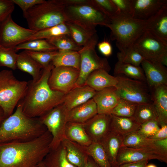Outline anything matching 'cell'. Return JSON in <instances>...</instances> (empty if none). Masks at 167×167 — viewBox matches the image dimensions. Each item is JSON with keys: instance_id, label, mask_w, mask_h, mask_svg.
I'll use <instances>...</instances> for the list:
<instances>
[{"instance_id": "obj_1", "label": "cell", "mask_w": 167, "mask_h": 167, "mask_svg": "<svg viewBox=\"0 0 167 167\" xmlns=\"http://www.w3.org/2000/svg\"><path fill=\"white\" fill-rule=\"evenodd\" d=\"M52 137L47 130L33 139L0 143V167H36L50 151Z\"/></svg>"}, {"instance_id": "obj_2", "label": "cell", "mask_w": 167, "mask_h": 167, "mask_svg": "<svg viewBox=\"0 0 167 167\" xmlns=\"http://www.w3.org/2000/svg\"><path fill=\"white\" fill-rule=\"evenodd\" d=\"M54 67L51 62L42 69L39 79L28 82L26 92L20 101L23 111L27 116L39 118L62 103L66 94L52 90L48 83Z\"/></svg>"}, {"instance_id": "obj_3", "label": "cell", "mask_w": 167, "mask_h": 167, "mask_svg": "<svg viewBox=\"0 0 167 167\" xmlns=\"http://www.w3.org/2000/svg\"><path fill=\"white\" fill-rule=\"evenodd\" d=\"M47 130L39 118H31L24 113L19 101L15 111L0 125V143L30 141Z\"/></svg>"}, {"instance_id": "obj_4", "label": "cell", "mask_w": 167, "mask_h": 167, "mask_svg": "<svg viewBox=\"0 0 167 167\" xmlns=\"http://www.w3.org/2000/svg\"><path fill=\"white\" fill-rule=\"evenodd\" d=\"M109 18L104 26L110 29L111 40L116 41L119 52L123 54L133 49L135 42L148 28L151 19H136L121 13Z\"/></svg>"}, {"instance_id": "obj_5", "label": "cell", "mask_w": 167, "mask_h": 167, "mask_svg": "<svg viewBox=\"0 0 167 167\" xmlns=\"http://www.w3.org/2000/svg\"><path fill=\"white\" fill-rule=\"evenodd\" d=\"M65 0H45L23 13L29 28L38 31L68 21Z\"/></svg>"}, {"instance_id": "obj_6", "label": "cell", "mask_w": 167, "mask_h": 167, "mask_svg": "<svg viewBox=\"0 0 167 167\" xmlns=\"http://www.w3.org/2000/svg\"><path fill=\"white\" fill-rule=\"evenodd\" d=\"M68 21L73 23L87 31L96 33L97 25L104 26L109 18L89 0L86 3L66 6L64 9Z\"/></svg>"}, {"instance_id": "obj_7", "label": "cell", "mask_w": 167, "mask_h": 167, "mask_svg": "<svg viewBox=\"0 0 167 167\" xmlns=\"http://www.w3.org/2000/svg\"><path fill=\"white\" fill-rule=\"evenodd\" d=\"M28 82L17 79L12 70L0 71V107L6 118L13 113L19 102L24 97Z\"/></svg>"}, {"instance_id": "obj_8", "label": "cell", "mask_w": 167, "mask_h": 167, "mask_svg": "<svg viewBox=\"0 0 167 167\" xmlns=\"http://www.w3.org/2000/svg\"><path fill=\"white\" fill-rule=\"evenodd\" d=\"M133 48L144 59L167 66V42L151 30L146 29L135 42Z\"/></svg>"}, {"instance_id": "obj_9", "label": "cell", "mask_w": 167, "mask_h": 167, "mask_svg": "<svg viewBox=\"0 0 167 167\" xmlns=\"http://www.w3.org/2000/svg\"><path fill=\"white\" fill-rule=\"evenodd\" d=\"M98 39L97 33H95L79 51L81 58L80 65L79 77L74 88L84 85L88 76L93 71L102 69L108 72L111 69L107 59L99 57L96 51L95 48Z\"/></svg>"}, {"instance_id": "obj_10", "label": "cell", "mask_w": 167, "mask_h": 167, "mask_svg": "<svg viewBox=\"0 0 167 167\" xmlns=\"http://www.w3.org/2000/svg\"><path fill=\"white\" fill-rule=\"evenodd\" d=\"M115 76L118 83L115 87L120 98L138 104L152 102L151 90L146 83L122 75Z\"/></svg>"}, {"instance_id": "obj_11", "label": "cell", "mask_w": 167, "mask_h": 167, "mask_svg": "<svg viewBox=\"0 0 167 167\" xmlns=\"http://www.w3.org/2000/svg\"><path fill=\"white\" fill-rule=\"evenodd\" d=\"M68 112L62 104L39 118L52 136L51 149L57 147L66 139L65 130Z\"/></svg>"}, {"instance_id": "obj_12", "label": "cell", "mask_w": 167, "mask_h": 167, "mask_svg": "<svg viewBox=\"0 0 167 167\" xmlns=\"http://www.w3.org/2000/svg\"><path fill=\"white\" fill-rule=\"evenodd\" d=\"M36 32L18 25L10 15L0 23V45L15 49L19 44L27 41Z\"/></svg>"}, {"instance_id": "obj_13", "label": "cell", "mask_w": 167, "mask_h": 167, "mask_svg": "<svg viewBox=\"0 0 167 167\" xmlns=\"http://www.w3.org/2000/svg\"><path fill=\"white\" fill-rule=\"evenodd\" d=\"M79 71L70 67H54L49 78L48 84L52 90L66 94L75 87Z\"/></svg>"}, {"instance_id": "obj_14", "label": "cell", "mask_w": 167, "mask_h": 167, "mask_svg": "<svg viewBox=\"0 0 167 167\" xmlns=\"http://www.w3.org/2000/svg\"><path fill=\"white\" fill-rule=\"evenodd\" d=\"M151 159H157L167 163V153L148 148L121 146L118 151L116 161L118 166L123 164Z\"/></svg>"}, {"instance_id": "obj_15", "label": "cell", "mask_w": 167, "mask_h": 167, "mask_svg": "<svg viewBox=\"0 0 167 167\" xmlns=\"http://www.w3.org/2000/svg\"><path fill=\"white\" fill-rule=\"evenodd\" d=\"M92 142L100 143L110 131V115L97 114L83 123Z\"/></svg>"}, {"instance_id": "obj_16", "label": "cell", "mask_w": 167, "mask_h": 167, "mask_svg": "<svg viewBox=\"0 0 167 167\" xmlns=\"http://www.w3.org/2000/svg\"><path fill=\"white\" fill-rule=\"evenodd\" d=\"M141 64L150 89L160 85H167V70L165 66L160 62L144 59Z\"/></svg>"}, {"instance_id": "obj_17", "label": "cell", "mask_w": 167, "mask_h": 167, "mask_svg": "<svg viewBox=\"0 0 167 167\" xmlns=\"http://www.w3.org/2000/svg\"><path fill=\"white\" fill-rule=\"evenodd\" d=\"M92 98L96 105L97 113L107 115L111 114L120 99L114 87L96 91Z\"/></svg>"}, {"instance_id": "obj_18", "label": "cell", "mask_w": 167, "mask_h": 167, "mask_svg": "<svg viewBox=\"0 0 167 167\" xmlns=\"http://www.w3.org/2000/svg\"><path fill=\"white\" fill-rule=\"evenodd\" d=\"M132 17L146 20L154 15L163 6L167 0H132Z\"/></svg>"}, {"instance_id": "obj_19", "label": "cell", "mask_w": 167, "mask_h": 167, "mask_svg": "<svg viewBox=\"0 0 167 167\" xmlns=\"http://www.w3.org/2000/svg\"><path fill=\"white\" fill-rule=\"evenodd\" d=\"M96 92L85 84L76 87L66 94L62 104L69 111L92 98Z\"/></svg>"}, {"instance_id": "obj_20", "label": "cell", "mask_w": 167, "mask_h": 167, "mask_svg": "<svg viewBox=\"0 0 167 167\" xmlns=\"http://www.w3.org/2000/svg\"><path fill=\"white\" fill-rule=\"evenodd\" d=\"M118 83L116 76L109 75L104 70L99 69L93 71L89 75L84 84L98 91L107 88L115 87Z\"/></svg>"}, {"instance_id": "obj_21", "label": "cell", "mask_w": 167, "mask_h": 167, "mask_svg": "<svg viewBox=\"0 0 167 167\" xmlns=\"http://www.w3.org/2000/svg\"><path fill=\"white\" fill-rule=\"evenodd\" d=\"M97 114L96 104L92 98L69 111L67 121L84 123Z\"/></svg>"}, {"instance_id": "obj_22", "label": "cell", "mask_w": 167, "mask_h": 167, "mask_svg": "<svg viewBox=\"0 0 167 167\" xmlns=\"http://www.w3.org/2000/svg\"><path fill=\"white\" fill-rule=\"evenodd\" d=\"M151 90L159 125L167 124V85H160Z\"/></svg>"}, {"instance_id": "obj_23", "label": "cell", "mask_w": 167, "mask_h": 167, "mask_svg": "<svg viewBox=\"0 0 167 167\" xmlns=\"http://www.w3.org/2000/svg\"><path fill=\"white\" fill-rule=\"evenodd\" d=\"M123 137L110 131L100 143L102 145L111 167H117V157L122 146Z\"/></svg>"}, {"instance_id": "obj_24", "label": "cell", "mask_w": 167, "mask_h": 167, "mask_svg": "<svg viewBox=\"0 0 167 167\" xmlns=\"http://www.w3.org/2000/svg\"><path fill=\"white\" fill-rule=\"evenodd\" d=\"M140 125L133 118L110 114L111 131L122 137L136 131Z\"/></svg>"}, {"instance_id": "obj_25", "label": "cell", "mask_w": 167, "mask_h": 167, "mask_svg": "<svg viewBox=\"0 0 167 167\" xmlns=\"http://www.w3.org/2000/svg\"><path fill=\"white\" fill-rule=\"evenodd\" d=\"M62 143L65 148L69 162L76 167H84L88 156L82 146L67 139Z\"/></svg>"}, {"instance_id": "obj_26", "label": "cell", "mask_w": 167, "mask_h": 167, "mask_svg": "<svg viewBox=\"0 0 167 167\" xmlns=\"http://www.w3.org/2000/svg\"><path fill=\"white\" fill-rule=\"evenodd\" d=\"M65 134L66 139L82 146H88L92 142L85 131L83 123L68 122Z\"/></svg>"}, {"instance_id": "obj_27", "label": "cell", "mask_w": 167, "mask_h": 167, "mask_svg": "<svg viewBox=\"0 0 167 167\" xmlns=\"http://www.w3.org/2000/svg\"><path fill=\"white\" fill-rule=\"evenodd\" d=\"M16 67L20 70L31 75L33 80L40 78L43 68L42 66L24 50L18 54Z\"/></svg>"}, {"instance_id": "obj_28", "label": "cell", "mask_w": 167, "mask_h": 167, "mask_svg": "<svg viewBox=\"0 0 167 167\" xmlns=\"http://www.w3.org/2000/svg\"><path fill=\"white\" fill-rule=\"evenodd\" d=\"M42 162L45 167H76L68 161L62 143L56 148L51 149Z\"/></svg>"}, {"instance_id": "obj_29", "label": "cell", "mask_w": 167, "mask_h": 167, "mask_svg": "<svg viewBox=\"0 0 167 167\" xmlns=\"http://www.w3.org/2000/svg\"><path fill=\"white\" fill-rule=\"evenodd\" d=\"M80 62V55L79 51L58 50L51 63L54 67H70L79 71Z\"/></svg>"}, {"instance_id": "obj_30", "label": "cell", "mask_w": 167, "mask_h": 167, "mask_svg": "<svg viewBox=\"0 0 167 167\" xmlns=\"http://www.w3.org/2000/svg\"><path fill=\"white\" fill-rule=\"evenodd\" d=\"M148 29L167 42V4L151 18Z\"/></svg>"}, {"instance_id": "obj_31", "label": "cell", "mask_w": 167, "mask_h": 167, "mask_svg": "<svg viewBox=\"0 0 167 167\" xmlns=\"http://www.w3.org/2000/svg\"><path fill=\"white\" fill-rule=\"evenodd\" d=\"M122 146L135 148H148L166 153L155 145L154 140L146 138L136 131L123 137Z\"/></svg>"}, {"instance_id": "obj_32", "label": "cell", "mask_w": 167, "mask_h": 167, "mask_svg": "<svg viewBox=\"0 0 167 167\" xmlns=\"http://www.w3.org/2000/svg\"><path fill=\"white\" fill-rule=\"evenodd\" d=\"M114 74L115 76L124 75L129 78L146 83L144 72L140 66L118 61L115 65Z\"/></svg>"}, {"instance_id": "obj_33", "label": "cell", "mask_w": 167, "mask_h": 167, "mask_svg": "<svg viewBox=\"0 0 167 167\" xmlns=\"http://www.w3.org/2000/svg\"><path fill=\"white\" fill-rule=\"evenodd\" d=\"M81 146L88 156L91 157L100 167H111L106 154L101 143L92 142L88 146Z\"/></svg>"}, {"instance_id": "obj_34", "label": "cell", "mask_w": 167, "mask_h": 167, "mask_svg": "<svg viewBox=\"0 0 167 167\" xmlns=\"http://www.w3.org/2000/svg\"><path fill=\"white\" fill-rule=\"evenodd\" d=\"M62 35L70 36L69 30L65 23L37 31L27 41L38 39L47 40Z\"/></svg>"}, {"instance_id": "obj_35", "label": "cell", "mask_w": 167, "mask_h": 167, "mask_svg": "<svg viewBox=\"0 0 167 167\" xmlns=\"http://www.w3.org/2000/svg\"><path fill=\"white\" fill-rule=\"evenodd\" d=\"M35 52H48L58 50V49L45 39H38L20 44L15 48L16 52L21 49Z\"/></svg>"}, {"instance_id": "obj_36", "label": "cell", "mask_w": 167, "mask_h": 167, "mask_svg": "<svg viewBox=\"0 0 167 167\" xmlns=\"http://www.w3.org/2000/svg\"><path fill=\"white\" fill-rule=\"evenodd\" d=\"M133 118L139 124L150 120H158L157 115L153 102L138 104Z\"/></svg>"}, {"instance_id": "obj_37", "label": "cell", "mask_w": 167, "mask_h": 167, "mask_svg": "<svg viewBox=\"0 0 167 167\" xmlns=\"http://www.w3.org/2000/svg\"><path fill=\"white\" fill-rule=\"evenodd\" d=\"M65 24L69 30L71 37L80 47L85 46L95 34L91 33L70 22L67 21Z\"/></svg>"}, {"instance_id": "obj_38", "label": "cell", "mask_w": 167, "mask_h": 167, "mask_svg": "<svg viewBox=\"0 0 167 167\" xmlns=\"http://www.w3.org/2000/svg\"><path fill=\"white\" fill-rule=\"evenodd\" d=\"M46 40L59 50L79 51L83 48L77 45L71 36L67 35L60 36Z\"/></svg>"}, {"instance_id": "obj_39", "label": "cell", "mask_w": 167, "mask_h": 167, "mask_svg": "<svg viewBox=\"0 0 167 167\" xmlns=\"http://www.w3.org/2000/svg\"><path fill=\"white\" fill-rule=\"evenodd\" d=\"M137 105L120 98L111 114L118 117L133 118Z\"/></svg>"}, {"instance_id": "obj_40", "label": "cell", "mask_w": 167, "mask_h": 167, "mask_svg": "<svg viewBox=\"0 0 167 167\" xmlns=\"http://www.w3.org/2000/svg\"><path fill=\"white\" fill-rule=\"evenodd\" d=\"M18 57V54L14 49L6 48L0 45V66L15 70Z\"/></svg>"}, {"instance_id": "obj_41", "label": "cell", "mask_w": 167, "mask_h": 167, "mask_svg": "<svg viewBox=\"0 0 167 167\" xmlns=\"http://www.w3.org/2000/svg\"><path fill=\"white\" fill-rule=\"evenodd\" d=\"M58 50L48 52H35L24 50L25 52L34 60L45 68L50 64L53 58L57 55Z\"/></svg>"}, {"instance_id": "obj_42", "label": "cell", "mask_w": 167, "mask_h": 167, "mask_svg": "<svg viewBox=\"0 0 167 167\" xmlns=\"http://www.w3.org/2000/svg\"><path fill=\"white\" fill-rule=\"evenodd\" d=\"M117 57L118 61L130 64L137 66H140L144 59L143 56L133 48L125 53L118 52Z\"/></svg>"}, {"instance_id": "obj_43", "label": "cell", "mask_w": 167, "mask_h": 167, "mask_svg": "<svg viewBox=\"0 0 167 167\" xmlns=\"http://www.w3.org/2000/svg\"><path fill=\"white\" fill-rule=\"evenodd\" d=\"M160 127L157 120H152L140 124L136 131L143 137L150 139L158 131Z\"/></svg>"}, {"instance_id": "obj_44", "label": "cell", "mask_w": 167, "mask_h": 167, "mask_svg": "<svg viewBox=\"0 0 167 167\" xmlns=\"http://www.w3.org/2000/svg\"><path fill=\"white\" fill-rule=\"evenodd\" d=\"M92 3L109 18L120 13L111 0H91Z\"/></svg>"}, {"instance_id": "obj_45", "label": "cell", "mask_w": 167, "mask_h": 167, "mask_svg": "<svg viewBox=\"0 0 167 167\" xmlns=\"http://www.w3.org/2000/svg\"><path fill=\"white\" fill-rule=\"evenodd\" d=\"M14 9L12 0H0V23L11 15Z\"/></svg>"}, {"instance_id": "obj_46", "label": "cell", "mask_w": 167, "mask_h": 167, "mask_svg": "<svg viewBox=\"0 0 167 167\" xmlns=\"http://www.w3.org/2000/svg\"><path fill=\"white\" fill-rule=\"evenodd\" d=\"M120 13L132 17L133 12L132 0H111Z\"/></svg>"}, {"instance_id": "obj_47", "label": "cell", "mask_w": 167, "mask_h": 167, "mask_svg": "<svg viewBox=\"0 0 167 167\" xmlns=\"http://www.w3.org/2000/svg\"><path fill=\"white\" fill-rule=\"evenodd\" d=\"M45 0H12L13 3L18 6L23 13L35 5L43 2Z\"/></svg>"}, {"instance_id": "obj_48", "label": "cell", "mask_w": 167, "mask_h": 167, "mask_svg": "<svg viewBox=\"0 0 167 167\" xmlns=\"http://www.w3.org/2000/svg\"><path fill=\"white\" fill-rule=\"evenodd\" d=\"M97 45L99 51L104 55L109 57L112 54V48L109 41L104 40L97 43Z\"/></svg>"}, {"instance_id": "obj_49", "label": "cell", "mask_w": 167, "mask_h": 167, "mask_svg": "<svg viewBox=\"0 0 167 167\" xmlns=\"http://www.w3.org/2000/svg\"><path fill=\"white\" fill-rule=\"evenodd\" d=\"M160 126L158 131L150 139L158 140L167 138V124H162Z\"/></svg>"}, {"instance_id": "obj_50", "label": "cell", "mask_w": 167, "mask_h": 167, "mask_svg": "<svg viewBox=\"0 0 167 167\" xmlns=\"http://www.w3.org/2000/svg\"><path fill=\"white\" fill-rule=\"evenodd\" d=\"M149 161L147 160L137 162L123 164L118 165L117 167H145Z\"/></svg>"}, {"instance_id": "obj_51", "label": "cell", "mask_w": 167, "mask_h": 167, "mask_svg": "<svg viewBox=\"0 0 167 167\" xmlns=\"http://www.w3.org/2000/svg\"><path fill=\"white\" fill-rule=\"evenodd\" d=\"M154 143L159 148L164 152L167 153V138L154 140Z\"/></svg>"}, {"instance_id": "obj_52", "label": "cell", "mask_w": 167, "mask_h": 167, "mask_svg": "<svg viewBox=\"0 0 167 167\" xmlns=\"http://www.w3.org/2000/svg\"><path fill=\"white\" fill-rule=\"evenodd\" d=\"M84 167H101L90 156H88Z\"/></svg>"}, {"instance_id": "obj_53", "label": "cell", "mask_w": 167, "mask_h": 167, "mask_svg": "<svg viewBox=\"0 0 167 167\" xmlns=\"http://www.w3.org/2000/svg\"><path fill=\"white\" fill-rule=\"evenodd\" d=\"M5 118L4 112L2 108L0 107V125Z\"/></svg>"}, {"instance_id": "obj_54", "label": "cell", "mask_w": 167, "mask_h": 167, "mask_svg": "<svg viewBox=\"0 0 167 167\" xmlns=\"http://www.w3.org/2000/svg\"><path fill=\"white\" fill-rule=\"evenodd\" d=\"M36 167H45V166L42 161Z\"/></svg>"}, {"instance_id": "obj_55", "label": "cell", "mask_w": 167, "mask_h": 167, "mask_svg": "<svg viewBox=\"0 0 167 167\" xmlns=\"http://www.w3.org/2000/svg\"><path fill=\"white\" fill-rule=\"evenodd\" d=\"M145 167H157L156 165L153 164L147 165Z\"/></svg>"}]
</instances>
